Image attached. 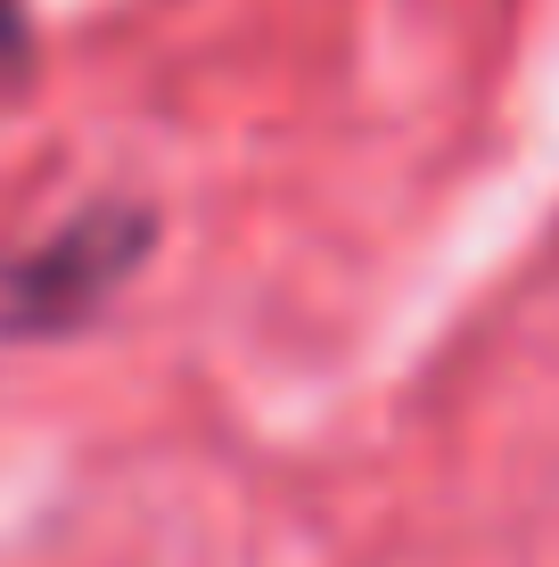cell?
Masks as SVG:
<instances>
[{
	"mask_svg": "<svg viewBox=\"0 0 559 567\" xmlns=\"http://www.w3.org/2000/svg\"><path fill=\"white\" fill-rule=\"evenodd\" d=\"M148 214L132 206H91L58 230L50 247H33L25 264L0 271V321L9 329H74L100 297L124 288V271L148 256Z\"/></svg>",
	"mask_w": 559,
	"mask_h": 567,
	"instance_id": "6da1fadb",
	"label": "cell"
},
{
	"mask_svg": "<svg viewBox=\"0 0 559 567\" xmlns=\"http://www.w3.org/2000/svg\"><path fill=\"white\" fill-rule=\"evenodd\" d=\"M33 58V33H25V9L17 0H0V74H17Z\"/></svg>",
	"mask_w": 559,
	"mask_h": 567,
	"instance_id": "7a4b0ae2",
	"label": "cell"
}]
</instances>
